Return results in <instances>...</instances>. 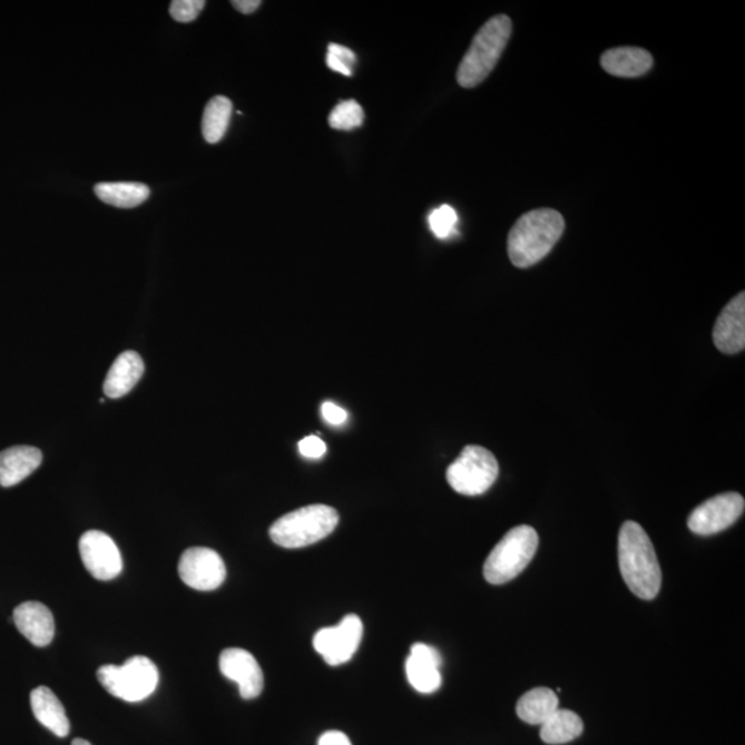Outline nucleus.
I'll use <instances>...</instances> for the list:
<instances>
[{
	"label": "nucleus",
	"mask_w": 745,
	"mask_h": 745,
	"mask_svg": "<svg viewBox=\"0 0 745 745\" xmlns=\"http://www.w3.org/2000/svg\"><path fill=\"white\" fill-rule=\"evenodd\" d=\"M619 565L624 581L634 595L655 599L661 588V568L648 533L639 523H623L619 533Z\"/></svg>",
	"instance_id": "obj_1"
},
{
	"label": "nucleus",
	"mask_w": 745,
	"mask_h": 745,
	"mask_svg": "<svg viewBox=\"0 0 745 745\" xmlns=\"http://www.w3.org/2000/svg\"><path fill=\"white\" fill-rule=\"evenodd\" d=\"M565 231L559 212L537 209L518 219L508 235V256L518 268L540 263L552 251Z\"/></svg>",
	"instance_id": "obj_2"
},
{
	"label": "nucleus",
	"mask_w": 745,
	"mask_h": 745,
	"mask_svg": "<svg viewBox=\"0 0 745 745\" xmlns=\"http://www.w3.org/2000/svg\"><path fill=\"white\" fill-rule=\"evenodd\" d=\"M512 33L510 17L494 16L473 38L458 69L461 88L472 89L481 85L499 62Z\"/></svg>",
	"instance_id": "obj_3"
},
{
	"label": "nucleus",
	"mask_w": 745,
	"mask_h": 745,
	"mask_svg": "<svg viewBox=\"0 0 745 745\" xmlns=\"http://www.w3.org/2000/svg\"><path fill=\"white\" fill-rule=\"evenodd\" d=\"M340 521L334 508L312 504L286 513L269 529L271 540L283 548H303L315 545L333 533Z\"/></svg>",
	"instance_id": "obj_4"
},
{
	"label": "nucleus",
	"mask_w": 745,
	"mask_h": 745,
	"mask_svg": "<svg viewBox=\"0 0 745 745\" xmlns=\"http://www.w3.org/2000/svg\"><path fill=\"white\" fill-rule=\"evenodd\" d=\"M539 548L537 531L521 525L508 531L483 566V576L490 585L500 586L516 579L528 568Z\"/></svg>",
	"instance_id": "obj_5"
},
{
	"label": "nucleus",
	"mask_w": 745,
	"mask_h": 745,
	"mask_svg": "<svg viewBox=\"0 0 745 745\" xmlns=\"http://www.w3.org/2000/svg\"><path fill=\"white\" fill-rule=\"evenodd\" d=\"M97 679L109 695L127 703L146 700L159 684V669L148 657L135 656L124 666L107 664L98 668Z\"/></svg>",
	"instance_id": "obj_6"
},
{
	"label": "nucleus",
	"mask_w": 745,
	"mask_h": 745,
	"mask_svg": "<svg viewBox=\"0 0 745 745\" xmlns=\"http://www.w3.org/2000/svg\"><path fill=\"white\" fill-rule=\"evenodd\" d=\"M494 454L478 444H468L459 458L449 465L447 478L455 492L464 496L487 493L499 477Z\"/></svg>",
	"instance_id": "obj_7"
},
{
	"label": "nucleus",
	"mask_w": 745,
	"mask_h": 745,
	"mask_svg": "<svg viewBox=\"0 0 745 745\" xmlns=\"http://www.w3.org/2000/svg\"><path fill=\"white\" fill-rule=\"evenodd\" d=\"M745 501L742 494L731 492L713 497L698 506L687 519V527L698 536H712L731 528L743 516Z\"/></svg>",
	"instance_id": "obj_8"
},
{
	"label": "nucleus",
	"mask_w": 745,
	"mask_h": 745,
	"mask_svg": "<svg viewBox=\"0 0 745 745\" xmlns=\"http://www.w3.org/2000/svg\"><path fill=\"white\" fill-rule=\"evenodd\" d=\"M362 637V620L356 615H349L337 626L320 629L314 637V648L329 666H340L355 655Z\"/></svg>",
	"instance_id": "obj_9"
},
{
	"label": "nucleus",
	"mask_w": 745,
	"mask_h": 745,
	"mask_svg": "<svg viewBox=\"0 0 745 745\" xmlns=\"http://www.w3.org/2000/svg\"><path fill=\"white\" fill-rule=\"evenodd\" d=\"M178 575L184 585L196 591H215L227 577V569L219 553L210 548H188L178 563Z\"/></svg>",
	"instance_id": "obj_10"
},
{
	"label": "nucleus",
	"mask_w": 745,
	"mask_h": 745,
	"mask_svg": "<svg viewBox=\"0 0 745 745\" xmlns=\"http://www.w3.org/2000/svg\"><path fill=\"white\" fill-rule=\"evenodd\" d=\"M80 558L95 579L109 581L122 574L124 559L115 541L102 531L89 530L79 540Z\"/></svg>",
	"instance_id": "obj_11"
},
{
	"label": "nucleus",
	"mask_w": 745,
	"mask_h": 745,
	"mask_svg": "<svg viewBox=\"0 0 745 745\" xmlns=\"http://www.w3.org/2000/svg\"><path fill=\"white\" fill-rule=\"evenodd\" d=\"M219 669L225 678L239 686L241 696L245 700L262 695L264 674L252 653L239 648L225 649L219 656Z\"/></svg>",
	"instance_id": "obj_12"
},
{
	"label": "nucleus",
	"mask_w": 745,
	"mask_h": 745,
	"mask_svg": "<svg viewBox=\"0 0 745 745\" xmlns=\"http://www.w3.org/2000/svg\"><path fill=\"white\" fill-rule=\"evenodd\" d=\"M714 344L724 354L733 355L745 346V294L738 293L722 310L714 327Z\"/></svg>",
	"instance_id": "obj_13"
},
{
	"label": "nucleus",
	"mask_w": 745,
	"mask_h": 745,
	"mask_svg": "<svg viewBox=\"0 0 745 745\" xmlns=\"http://www.w3.org/2000/svg\"><path fill=\"white\" fill-rule=\"evenodd\" d=\"M442 656L425 644H414L406 660V675L415 690L431 695L442 685Z\"/></svg>",
	"instance_id": "obj_14"
},
{
	"label": "nucleus",
	"mask_w": 745,
	"mask_h": 745,
	"mask_svg": "<svg viewBox=\"0 0 745 745\" xmlns=\"http://www.w3.org/2000/svg\"><path fill=\"white\" fill-rule=\"evenodd\" d=\"M13 620L17 629L38 648H45L55 638V617L43 604L24 602L17 606Z\"/></svg>",
	"instance_id": "obj_15"
},
{
	"label": "nucleus",
	"mask_w": 745,
	"mask_h": 745,
	"mask_svg": "<svg viewBox=\"0 0 745 745\" xmlns=\"http://www.w3.org/2000/svg\"><path fill=\"white\" fill-rule=\"evenodd\" d=\"M42 464V452L32 447H13L0 452V487H16Z\"/></svg>",
	"instance_id": "obj_16"
},
{
	"label": "nucleus",
	"mask_w": 745,
	"mask_h": 745,
	"mask_svg": "<svg viewBox=\"0 0 745 745\" xmlns=\"http://www.w3.org/2000/svg\"><path fill=\"white\" fill-rule=\"evenodd\" d=\"M143 373L141 356L135 351H126L115 360L114 365L109 369L106 381H104V392L112 400L122 398L135 389Z\"/></svg>",
	"instance_id": "obj_17"
},
{
	"label": "nucleus",
	"mask_w": 745,
	"mask_h": 745,
	"mask_svg": "<svg viewBox=\"0 0 745 745\" xmlns=\"http://www.w3.org/2000/svg\"><path fill=\"white\" fill-rule=\"evenodd\" d=\"M31 707L35 718L57 737H67L71 725L59 697L46 686H39L31 693Z\"/></svg>",
	"instance_id": "obj_18"
},
{
	"label": "nucleus",
	"mask_w": 745,
	"mask_h": 745,
	"mask_svg": "<svg viewBox=\"0 0 745 745\" xmlns=\"http://www.w3.org/2000/svg\"><path fill=\"white\" fill-rule=\"evenodd\" d=\"M600 63L606 72L619 78L643 77L653 67V57L640 48H616L605 51Z\"/></svg>",
	"instance_id": "obj_19"
},
{
	"label": "nucleus",
	"mask_w": 745,
	"mask_h": 745,
	"mask_svg": "<svg viewBox=\"0 0 745 745\" xmlns=\"http://www.w3.org/2000/svg\"><path fill=\"white\" fill-rule=\"evenodd\" d=\"M559 708L556 692L548 687H536L525 693L517 704L519 718L530 725H542Z\"/></svg>",
	"instance_id": "obj_20"
},
{
	"label": "nucleus",
	"mask_w": 745,
	"mask_h": 745,
	"mask_svg": "<svg viewBox=\"0 0 745 745\" xmlns=\"http://www.w3.org/2000/svg\"><path fill=\"white\" fill-rule=\"evenodd\" d=\"M98 199L104 204L133 209L149 198V188L141 183H100L95 187Z\"/></svg>",
	"instance_id": "obj_21"
},
{
	"label": "nucleus",
	"mask_w": 745,
	"mask_h": 745,
	"mask_svg": "<svg viewBox=\"0 0 745 745\" xmlns=\"http://www.w3.org/2000/svg\"><path fill=\"white\" fill-rule=\"evenodd\" d=\"M540 726L541 741L552 745L574 742L585 731V724L579 715L560 708Z\"/></svg>",
	"instance_id": "obj_22"
},
{
	"label": "nucleus",
	"mask_w": 745,
	"mask_h": 745,
	"mask_svg": "<svg viewBox=\"0 0 745 745\" xmlns=\"http://www.w3.org/2000/svg\"><path fill=\"white\" fill-rule=\"evenodd\" d=\"M231 115H233V102L229 98L217 96L207 102L204 119H202V133L207 143L217 144L223 140L228 129Z\"/></svg>",
	"instance_id": "obj_23"
},
{
	"label": "nucleus",
	"mask_w": 745,
	"mask_h": 745,
	"mask_svg": "<svg viewBox=\"0 0 745 745\" xmlns=\"http://www.w3.org/2000/svg\"><path fill=\"white\" fill-rule=\"evenodd\" d=\"M329 125L336 130H352L362 126L365 112L354 100L340 102L329 115Z\"/></svg>",
	"instance_id": "obj_24"
},
{
	"label": "nucleus",
	"mask_w": 745,
	"mask_h": 745,
	"mask_svg": "<svg viewBox=\"0 0 745 745\" xmlns=\"http://www.w3.org/2000/svg\"><path fill=\"white\" fill-rule=\"evenodd\" d=\"M458 222V213L449 205L439 206L429 217L430 228L439 239L449 238L454 233Z\"/></svg>",
	"instance_id": "obj_25"
},
{
	"label": "nucleus",
	"mask_w": 745,
	"mask_h": 745,
	"mask_svg": "<svg viewBox=\"0 0 745 745\" xmlns=\"http://www.w3.org/2000/svg\"><path fill=\"white\" fill-rule=\"evenodd\" d=\"M356 56L354 51L344 48L342 45L331 43L327 48L326 66L334 72L343 73L345 77H352Z\"/></svg>",
	"instance_id": "obj_26"
},
{
	"label": "nucleus",
	"mask_w": 745,
	"mask_h": 745,
	"mask_svg": "<svg viewBox=\"0 0 745 745\" xmlns=\"http://www.w3.org/2000/svg\"><path fill=\"white\" fill-rule=\"evenodd\" d=\"M204 0H175L170 3V14L178 22H193L205 9Z\"/></svg>",
	"instance_id": "obj_27"
},
{
	"label": "nucleus",
	"mask_w": 745,
	"mask_h": 745,
	"mask_svg": "<svg viewBox=\"0 0 745 745\" xmlns=\"http://www.w3.org/2000/svg\"><path fill=\"white\" fill-rule=\"evenodd\" d=\"M298 449L300 453L308 459H321L327 450L325 442L315 435L303 438L298 443Z\"/></svg>",
	"instance_id": "obj_28"
},
{
	"label": "nucleus",
	"mask_w": 745,
	"mask_h": 745,
	"mask_svg": "<svg viewBox=\"0 0 745 745\" xmlns=\"http://www.w3.org/2000/svg\"><path fill=\"white\" fill-rule=\"evenodd\" d=\"M322 414L327 423L333 425H342L346 418H349L345 410L333 402H325L322 404Z\"/></svg>",
	"instance_id": "obj_29"
},
{
	"label": "nucleus",
	"mask_w": 745,
	"mask_h": 745,
	"mask_svg": "<svg viewBox=\"0 0 745 745\" xmlns=\"http://www.w3.org/2000/svg\"><path fill=\"white\" fill-rule=\"evenodd\" d=\"M317 745H352L350 738L343 732L331 731L323 733Z\"/></svg>",
	"instance_id": "obj_30"
},
{
	"label": "nucleus",
	"mask_w": 745,
	"mask_h": 745,
	"mask_svg": "<svg viewBox=\"0 0 745 745\" xmlns=\"http://www.w3.org/2000/svg\"><path fill=\"white\" fill-rule=\"evenodd\" d=\"M231 4L242 14H252L262 6V2L259 0H234Z\"/></svg>",
	"instance_id": "obj_31"
},
{
	"label": "nucleus",
	"mask_w": 745,
	"mask_h": 745,
	"mask_svg": "<svg viewBox=\"0 0 745 745\" xmlns=\"http://www.w3.org/2000/svg\"><path fill=\"white\" fill-rule=\"evenodd\" d=\"M72 745H91V744L88 741H85V738H75Z\"/></svg>",
	"instance_id": "obj_32"
}]
</instances>
